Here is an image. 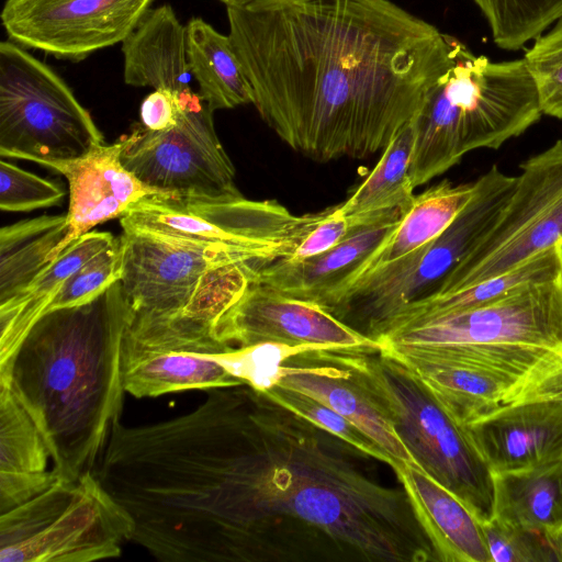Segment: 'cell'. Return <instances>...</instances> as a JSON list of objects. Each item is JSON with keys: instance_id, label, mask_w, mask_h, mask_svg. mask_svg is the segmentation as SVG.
<instances>
[{"instance_id": "1", "label": "cell", "mask_w": 562, "mask_h": 562, "mask_svg": "<svg viewBox=\"0 0 562 562\" xmlns=\"http://www.w3.org/2000/svg\"><path fill=\"white\" fill-rule=\"evenodd\" d=\"M376 462L244 383L165 424L149 490L182 562H439Z\"/></svg>"}, {"instance_id": "2", "label": "cell", "mask_w": 562, "mask_h": 562, "mask_svg": "<svg viewBox=\"0 0 562 562\" xmlns=\"http://www.w3.org/2000/svg\"><path fill=\"white\" fill-rule=\"evenodd\" d=\"M226 13L259 115L321 162L383 150L457 40L392 0H257Z\"/></svg>"}, {"instance_id": "3", "label": "cell", "mask_w": 562, "mask_h": 562, "mask_svg": "<svg viewBox=\"0 0 562 562\" xmlns=\"http://www.w3.org/2000/svg\"><path fill=\"white\" fill-rule=\"evenodd\" d=\"M127 322L119 281L86 304L45 313L0 374V386H10L35 423L61 480L92 472L121 417Z\"/></svg>"}, {"instance_id": "4", "label": "cell", "mask_w": 562, "mask_h": 562, "mask_svg": "<svg viewBox=\"0 0 562 562\" xmlns=\"http://www.w3.org/2000/svg\"><path fill=\"white\" fill-rule=\"evenodd\" d=\"M124 340L151 350L220 353L214 328L255 277L256 265L150 233L124 229Z\"/></svg>"}, {"instance_id": "5", "label": "cell", "mask_w": 562, "mask_h": 562, "mask_svg": "<svg viewBox=\"0 0 562 562\" xmlns=\"http://www.w3.org/2000/svg\"><path fill=\"white\" fill-rule=\"evenodd\" d=\"M541 114L524 58L492 61L457 38L449 67L412 120L414 188L442 175L471 150L499 148Z\"/></svg>"}, {"instance_id": "6", "label": "cell", "mask_w": 562, "mask_h": 562, "mask_svg": "<svg viewBox=\"0 0 562 562\" xmlns=\"http://www.w3.org/2000/svg\"><path fill=\"white\" fill-rule=\"evenodd\" d=\"M331 349L390 422L418 468L458 496L480 521L491 520L493 472L468 427L381 345Z\"/></svg>"}, {"instance_id": "7", "label": "cell", "mask_w": 562, "mask_h": 562, "mask_svg": "<svg viewBox=\"0 0 562 562\" xmlns=\"http://www.w3.org/2000/svg\"><path fill=\"white\" fill-rule=\"evenodd\" d=\"M516 180L496 165L492 166L474 181L470 201L439 236L415 252L352 282L329 312L344 322L356 319L355 328L376 340L401 310L440 290L493 227Z\"/></svg>"}, {"instance_id": "8", "label": "cell", "mask_w": 562, "mask_h": 562, "mask_svg": "<svg viewBox=\"0 0 562 562\" xmlns=\"http://www.w3.org/2000/svg\"><path fill=\"white\" fill-rule=\"evenodd\" d=\"M133 521L97 475L58 480L0 514V562H92L121 554Z\"/></svg>"}, {"instance_id": "9", "label": "cell", "mask_w": 562, "mask_h": 562, "mask_svg": "<svg viewBox=\"0 0 562 562\" xmlns=\"http://www.w3.org/2000/svg\"><path fill=\"white\" fill-rule=\"evenodd\" d=\"M317 216L294 215L276 200L241 194L215 201L154 195L132 205L120 223L123 231L150 233L261 267L291 256Z\"/></svg>"}, {"instance_id": "10", "label": "cell", "mask_w": 562, "mask_h": 562, "mask_svg": "<svg viewBox=\"0 0 562 562\" xmlns=\"http://www.w3.org/2000/svg\"><path fill=\"white\" fill-rule=\"evenodd\" d=\"M103 134L48 65L12 41L0 44V155L33 161L78 158Z\"/></svg>"}, {"instance_id": "11", "label": "cell", "mask_w": 562, "mask_h": 562, "mask_svg": "<svg viewBox=\"0 0 562 562\" xmlns=\"http://www.w3.org/2000/svg\"><path fill=\"white\" fill-rule=\"evenodd\" d=\"M123 166L172 198L215 201L238 196L235 167L215 132L213 111L187 92L178 124L155 132L140 123L121 136Z\"/></svg>"}, {"instance_id": "12", "label": "cell", "mask_w": 562, "mask_h": 562, "mask_svg": "<svg viewBox=\"0 0 562 562\" xmlns=\"http://www.w3.org/2000/svg\"><path fill=\"white\" fill-rule=\"evenodd\" d=\"M519 168L515 189L493 227L436 294L503 274L562 241V139Z\"/></svg>"}, {"instance_id": "13", "label": "cell", "mask_w": 562, "mask_h": 562, "mask_svg": "<svg viewBox=\"0 0 562 562\" xmlns=\"http://www.w3.org/2000/svg\"><path fill=\"white\" fill-rule=\"evenodd\" d=\"M154 0H5L9 38L58 59L81 61L122 43Z\"/></svg>"}, {"instance_id": "14", "label": "cell", "mask_w": 562, "mask_h": 562, "mask_svg": "<svg viewBox=\"0 0 562 562\" xmlns=\"http://www.w3.org/2000/svg\"><path fill=\"white\" fill-rule=\"evenodd\" d=\"M214 334L237 348L271 344L305 350L380 345L323 306L254 280L220 317Z\"/></svg>"}, {"instance_id": "15", "label": "cell", "mask_w": 562, "mask_h": 562, "mask_svg": "<svg viewBox=\"0 0 562 562\" xmlns=\"http://www.w3.org/2000/svg\"><path fill=\"white\" fill-rule=\"evenodd\" d=\"M382 347L409 368L446 411L464 426L516 403L562 395L464 357L423 347Z\"/></svg>"}, {"instance_id": "16", "label": "cell", "mask_w": 562, "mask_h": 562, "mask_svg": "<svg viewBox=\"0 0 562 562\" xmlns=\"http://www.w3.org/2000/svg\"><path fill=\"white\" fill-rule=\"evenodd\" d=\"M122 147L120 137L113 144L95 145L78 158L33 160L64 176L69 186L68 232L49 254V262L75 239L103 222L121 217L138 201L154 195L171 196L148 187L128 171L121 160Z\"/></svg>"}, {"instance_id": "17", "label": "cell", "mask_w": 562, "mask_h": 562, "mask_svg": "<svg viewBox=\"0 0 562 562\" xmlns=\"http://www.w3.org/2000/svg\"><path fill=\"white\" fill-rule=\"evenodd\" d=\"M271 384L295 390L325 403L357 425L397 465H417L390 422L331 348L289 350L272 368L268 386Z\"/></svg>"}, {"instance_id": "18", "label": "cell", "mask_w": 562, "mask_h": 562, "mask_svg": "<svg viewBox=\"0 0 562 562\" xmlns=\"http://www.w3.org/2000/svg\"><path fill=\"white\" fill-rule=\"evenodd\" d=\"M467 427L493 473L562 459V395L516 403Z\"/></svg>"}, {"instance_id": "19", "label": "cell", "mask_w": 562, "mask_h": 562, "mask_svg": "<svg viewBox=\"0 0 562 562\" xmlns=\"http://www.w3.org/2000/svg\"><path fill=\"white\" fill-rule=\"evenodd\" d=\"M404 214L356 226L335 247L301 260L280 258L259 267L254 281L327 311L369 256L396 228Z\"/></svg>"}, {"instance_id": "20", "label": "cell", "mask_w": 562, "mask_h": 562, "mask_svg": "<svg viewBox=\"0 0 562 562\" xmlns=\"http://www.w3.org/2000/svg\"><path fill=\"white\" fill-rule=\"evenodd\" d=\"M392 470L439 562H492L483 522L458 496L415 464Z\"/></svg>"}, {"instance_id": "21", "label": "cell", "mask_w": 562, "mask_h": 562, "mask_svg": "<svg viewBox=\"0 0 562 562\" xmlns=\"http://www.w3.org/2000/svg\"><path fill=\"white\" fill-rule=\"evenodd\" d=\"M123 77L132 87L191 91L187 26L170 4L149 8L122 42Z\"/></svg>"}, {"instance_id": "22", "label": "cell", "mask_w": 562, "mask_h": 562, "mask_svg": "<svg viewBox=\"0 0 562 562\" xmlns=\"http://www.w3.org/2000/svg\"><path fill=\"white\" fill-rule=\"evenodd\" d=\"M109 232H88L75 239L20 293L0 304V374L64 283L115 240Z\"/></svg>"}, {"instance_id": "23", "label": "cell", "mask_w": 562, "mask_h": 562, "mask_svg": "<svg viewBox=\"0 0 562 562\" xmlns=\"http://www.w3.org/2000/svg\"><path fill=\"white\" fill-rule=\"evenodd\" d=\"M121 367L125 392L138 398L245 383L207 353L151 350L125 341Z\"/></svg>"}, {"instance_id": "24", "label": "cell", "mask_w": 562, "mask_h": 562, "mask_svg": "<svg viewBox=\"0 0 562 562\" xmlns=\"http://www.w3.org/2000/svg\"><path fill=\"white\" fill-rule=\"evenodd\" d=\"M474 188V181L454 184L443 180L415 195L396 228L369 256L341 292L356 280L415 252L439 236L470 201Z\"/></svg>"}, {"instance_id": "25", "label": "cell", "mask_w": 562, "mask_h": 562, "mask_svg": "<svg viewBox=\"0 0 562 562\" xmlns=\"http://www.w3.org/2000/svg\"><path fill=\"white\" fill-rule=\"evenodd\" d=\"M494 518L517 528L551 536L562 528V459L493 473Z\"/></svg>"}, {"instance_id": "26", "label": "cell", "mask_w": 562, "mask_h": 562, "mask_svg": "<svg viewBox=\"0 0 562 562\" xmlns=\"http://www.w3.org/2000/svg\"><path fill=\"white\" fill-rule=\"evenodd\" d=\"M413 147L414 126L409 121L387 143L363 182L345 202L339 203V211L351 227L406 213L415 198L409 177Z\"/></svg>"}, {"instance_id": "27", "label": "cell", "mask_w": 562, "mask_h": 562, "mask_svg": "<svg viewBox=\"0 0 562 562\" xmlns=\"http://www.w3.org/2000/svg\"><path fill=\"white\" fill-rule=\"evenodd\" d=\"M187 26V56L199 95L214 112L252 104V90L228 35L200 18Z\"/></svg>"}, {"instance_id": "28", "label": "cell", "mask_w": 562, "mask_h": 562, "mask_svg": "<svg viewBox=\"0 0 562 562\" xmlns=\"http://www.w3.org/2000/svg\"><path fill=\"white\" fill-rule=\"evenodd\" d=\"M560 280H562V251L558 244L503 274L458 291L430 295L411 303L385 325L379 337L408 324L496 300L530 284Z\"/></svg>"}, {"instance_id": "29", "label": "cell", "mask_w": 562, "mask_h": 562, "mask_svg": "<svg viewBox=\"0 0 562 562\" xmlns=\"http://www.w3.org/2000/svg\"><path fill=\"white\" fill-rule=\"evenodd\" d=\"M68 232L67 216L43 215L0 231V304L24 290L50 262Z\"/></svg>"}, {"instance_id": "30", "label": "cell", "mask_w": 562, "mask_h": 562, "mask_svg": "<svg viewBox=\"0 0 562 562\" xmlns=\"http://www.w3.org/2000/svg\"><path fill=\"white\" fill-rule=\"evenodd\" d=\"M484 15L494 43L517 50L562 18V0H472Z\"/></svg>"}, {"instance_id": "31", "label": "cell", "mask_w": 562, "mask_h": 562, "mask_svg": "<svg viewBox=\"0 0 562 562\" xmlns=\"http://www.w3.org/2000/svg\"><path fill=\"white\" fill-rule=\"evenodd\" d=\"M48 448L10 386H0V471L43 472Z\"/></svg>"}, {"instance_id": "32", "label": "cell", "mask_w": 562, "mask_h": 562, "mask_svg": "<svg viewBox=\"0 0 562 562\" xmlns=\"http://www.w3.org/2000/svg\"><path fill=\"white\" fill-rule=\"evenodd\" d=\"M262 391L276 402L307 418L315 425L339 437L362 452L382 461L391 469L397 465L392 457L380 448L357 425L325 403L304 393L278 384H271Z\"/></svg>"}, {"instance_id": "33", "label": "cell", "mask_w": 562, "mask_h": 562, "mask_svg": "<svg viewBox=\"0 0 562 562\" xmlns=\"http://www.w3.org/2000/svg\"><path fill=\"white\" fill-rule=\"evenodd\" d=\"M542 114L562 119V18L524 56Z\"/></svg>"}, {"instance_id": "34", "label": "cell", "mask_w": 562, "mask_h": 562, "mask_svg": "<svg viewBox=\"0 0 562 562\" xmlns=\"http://www.w3.org/2000/svg\"><path fill=\"white\" fill-rule=\"evenodd\" d=\"M122 244L120 236L104 251L78 269L61 286L47 312L86 304L121 280Z\"/></svg>"}, {"instance_id": "35", "label": "cell", "mask_w": 562, "mask_h": 562, "mask_svg": "<svg viewBox=\"0 0 562 562\" xmlns=\"http://www.w3.org/2000/svg\"><path fill=\"white\" fill-rule=\"evenodd\" d=\"M66 192L60 184L26 171L12 162L0 161V209L29 212L59 204Z\"/></svg>"}, {"instance_id": "36", "label": "cell", "mask_w": 562, "mask_h": 562, "mask_svg": "<svg viewBox=\"0 0 562 562\" xmlns=\"http://www.w3.org/2000/svg\"><path fill=\"white\" fill-rule=\"evenodd\" d=\"M492 562H552L544 535L506 525L496 518L483 522Z\"/></svg>"}, {"instance_id": "37", "label": "cell", "mask_w": 562, "mask_h": 562, "mask_svg": "<svg viewBox=\"0 0 562 562\" xmlns=\"http://www.w3.org/2000/svg\"><path fill=\"white\" fill-rule=\"evenodd\" d=\"M353 227L339 211V204L318 212V216L297 244L291 256V260H301L322 254L345 239Z\"/></svg>"}, {"instance_id": "38", "label": "cell", "mask_w": 562, "mask_h": 562, "mask_svg": "<svg viewBox=\"0 0 562 562\" xmlns=\"http://www.w3.org/2000/svg\"><path fill=\"white\" fill-rule=\"evenodd\" d=\"M58 480L55 470L43 472L0 471V514L18 507L43 493Z\"/></svg>"}, {"instance_id": "39", "label": "cell", "mask_w": 562, "mask_h": 562, "mask_svg": "<svg viewBox=\"0 0 562 562\" xmlns=\"http://www.w3.org/2000/svg\"><path fill=\"white\" fill-rule=\"evenodd\" d=\"M184 94L169 89H154L140 104V124L155 132L175 127L183 109Z\"/></svg>"}, {"instance_id": "40", "label": "cell", "mask_w": 562, "mask_h": 562, "mask_svg": "<svg viewBox=\"0 0 562 562\" xmlns=\"http://www.w3.org/2000/svg\"><path fill=\"white\" fill-rule=\"evenodd\" d=\"M551 549L553 561L562 562V528L551 536H546Z\"/></svg>"}, {"instance_id": "41", "label": "cell", "mask_w": 562, "mask_h": 562, "mask_svg": "<svg viewBox=\"0 0 562 562\" xmlns=\"http://www.w3.org/2000/svg\"><path fill=\"white\" fill-rule=\"evenodd\" d=\"M223 2L226 7H241L246 5L248 3H251L257 0H220Z\"/></svg>"}, {"instance_id": "42", "label": "cell", "mask_w": 562, "mask_h": 562, "mask_svg": "<svg viewBox=\"0 0 562 562\" xmlns=\"http://www.w3.org/2000/svg\"><path fill=\"white\" fill-rule=\"evenodd\" d=\"M561 251H562V241L560 243Z\"/></svg>"}]
</instances>
